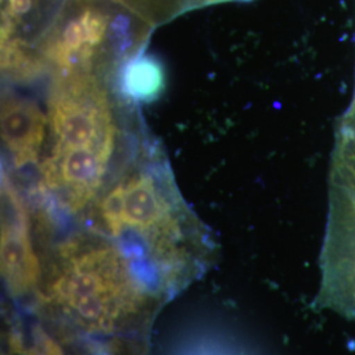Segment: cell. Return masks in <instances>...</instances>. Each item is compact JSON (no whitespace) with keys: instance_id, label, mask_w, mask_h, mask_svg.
I'll return each mask as SVG.
<instances>
[{"instance_id":"cell-1","label":"cell","mask_w":355,"mask_h":355,"mask_svg":"<svg viewBox=\"0 0 355 355\" xmlns=\"http://www.w3.org/2000/svg\"><path fill=\"white\" fill-rule=\"evenodd\" d=\"M37 295L66 325L114 340L141 336L166 302L117 242L96 236L64 242L42 272Z\"/></svg>"},{"instance_id":"cell-2","label":"cell","mask_w":355,"mask_h":355,"mask_svg":"<svg viewBox=\"0 0 355 355\" xmlns=\"http://www.w3.org/2000/svg\"><path fill=\"white\" fill-rule=\"evenodd\" d=\"M51 154L101 153L112 157L116 127L111 104L91 73L61 76L51 92L48 112Z\"/></svg>"},{"instance_id":"cell-3","label":"cell","mask_w":355,"mask_h":355,"mask_svg":"<svg viewBox=\"0 0 355 355\" xmlns=\"http://www.w3.org/2000/svg\"><path fill=\"white\" fill-rule=\"evenodd\" d=\"M132 29L130 15L112 8L101 0H76L61 4L57 16L45 31L44 55L61 76L91 73V62L111 40Z\"/></svg>"},{"instance_id":"cell-4","label":"cell","mask_w":355,"mask_h":355,"mask_svg":"<svg viewBox=\"0 0 355 355\" xmlns=\"http://www.w3.org/2000/svg\"><path fill=\"white\" fill-rule=\"evenodd\" d=\"M1 271L15 296L38 291L42 268L29 236L24 204L8 179L3 182Z\"/></svg>"},{"instance_id":"cell-5","label":"cell","mask_w":355,"mask_h":355,"mask_svg":"<svg viewBox=\"0 0 355 355\" xmlns=\"http://www.w3.org/2000/svg\"><path fill=\"white\" fill-rule=\"evenodd\" d=\"M49 128L35 103L7 98L1 104V139L16 167L36 164Z\"/></svg>"},{"instance_id":"cell-6","label":"cell","mask_w":355,"mask_h":355,"mask_svg":"<svg viewBox=\"0 0 355 355\" xmlns=\"http://www.w3.org/2000/svg\"><path fill=\"white\" fill-rule=\"evenodd\" d=\"M120 89L130 102L158 99L165 89V70L161 61L142 53L130 58L121 70Z\"/></svg>"},{"instance_id":"cell-7","label":"cell","mask_w":355,"mask_h":355,"mask_svg":"<svg viewBox=\"0 0 355 355\" xmlns=\"http://www.w3.org/2000/svg\"><path fill=\"white\" fill-rule=\"evenodd\" d=\"M28 355H64L61 346L51 338L46 331L37 327L33 334V343Z\"/></svg>"},{"instance_id":"cell-8","label":"cell","mask_w":355,"mask_h":355,"mask_svg":"<svg viewBox=\"0 0 355 355\" xmlns=\"http://www.w3.org/2000/svg\"><path fill=\"white\" fill-rule=\"evenodd\" d=\"M23 343L19 341V338L16 337V338H11V341H10V349H8V352H7V355H24L26 352L23 349V346H21Z\"/></svg>"},{"instance_id":"cell-9","label":"cell","mask_w":355,"mask_h":355,"mask_svg":"<svg viewBox=\"0 0 355 355\" xmlns=\"http://www.w3.org/2000/svg\"><path fill=\"white\" fill-rule=\"evenodd\" d=\"M199 6L202 4H215V3H227V1H252V0H196Z\"/></svg>"}]
</instances>
